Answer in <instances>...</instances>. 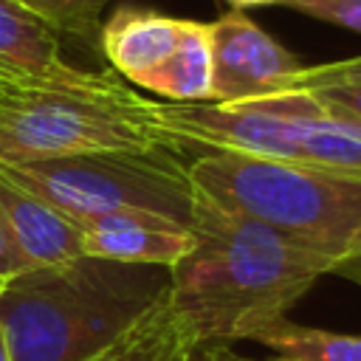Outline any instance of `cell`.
Returning a JSON list of instances; mask_svg holds the SVG:
<instances>
[{
    "mask_svg": "<svg viewBox=\"0 0 361 361\" xmlns=\"http://www.w3.org/2000/svg\"><path fill=\"white\" fill-rule=\"evenodd\" d=\"M197 245L169 268L166 299L186 344L200 353L254 341L336 262L290 237L226 212L197 192L192 217Z\"/></svg>",
    "mask_w": 361,
    "mask_h": 361,
    "instance_id": "obj_1",
    "label": "cell"
},
{
    "mask_svg": "<svg viewBox=\"0 0 361 361\" xmlns=\"http://www.w3.org/2000/svg\"><path fill=\"white\" fill-rule=\"evenodd\" d=\"M169 268L79 257L6 282L0 324L14 361H85L164 293Z\"/></svg>",
    "mask_w": 361,
    "mask_h": 361,
    "instance_id": "obj_2",
    "label": "cell"
},
{
    "mask_svg": "<svg viewBox=\"0 0 361 361\" xmlns=\"http://www.w3.org/2000/svg\"><path fill=\"white\" fill-rule=\"evenodd\" d=\"M195 189L226 212L257 220L336 265L361 248V175L240 152L189 161Z\"/></svg>",
    "mask_w": 361,
    "mask_h": 361,
    "instance_id": "obj_3",
    "label": "cell"
},
{
    "mask_svg": "<svg viewBox=\"0 0 361 361\" xmlns=\"http://www.w3.org/2000/svg\"><path fill=\"white\" fill-rule=\"evenodd\" d=\"M172 147L152 102L102 71L90 85L28 87L0 96V161Z\"/></svg>",
    "mask_w": 361,
    "mask_h": 361,
    "instance_id": "obj_4",
    "label": "cell"
},
{
    "mask_svg": "<svg viewBox=\"0 0 361 361\" xmlns=\"http://www.w3.org/2000/svg\"><path fill=\"white\" fill-rule=\"evenodd\" d=\"M183 149H110L37 161H0V178L42 197L79 226L149 212L192 226L197 189Z\"/></svg>",
    "mask_w": 361,
    "mask_h": 361,
    "instance_id": "obj_5",
    "label": "cell"
},
{
    "mask_svg": "<svg viewBox=\"0 0 361 361\" xmlns=\"http://www.w3.org/2000/svg\"><path fill=\"white\" fill-rule=\"evenodd\" d=\"M152 116L178 149L240 152L310 166L313 135L324 118L322 102L307 90L251 102H152Z\"/></svg>",
    "mask_w": 361,
    "mask_h": 361,
    "instance_id": "obj_6",
    "label": "cell"
},
{
    "mask_svg": "<svg viewBox=\"0 0 361 361\" xmlns=\"http://www.w3.org/2000/svg\"><path fill=\"white\" fill-rule=\"evenodd\" d=\"M212 99L217 104L251 102L296 90L305 62L259 28L243 8L209 23Z\"/></svg>",
    "mask_w": 361,
    "mask_h": 361,
    "instance_id": "obj_7",
    "label": "cell"
},
{
    "mask_svg": "<svg viewBox=\"0 0 361 361\" xmlns=\"http://www.w3.org/2000/svg\"><path fill=\"white\" fill-rule=\"evenodd\" d=\"M99 73L71 65L59 34L20 0H0V82L8 90L90 85Z\"/></svg>",
    "mask_w": 361,
    "mask_h": 361,
    "instance_id": "obj_8",
    "label": "cell"
},
{
    "mask_svg": "<svg viewBox=\"0 0 361 361\" xmlns=\"http://www.w3.org/2000/svg\"><path fill=\"white\" fill-rule=\"evenodd\" d=\"M195 245L197 234L192 226L149 212L113 214L82 226L85 257L124 265L175 268Z\"/></svg>",
    "mask_w": 361,
    "mask_h": 361,
    "instance_id": "obj_9",
    "label": "cell"
},
{
    "mask_svg": "<svg viewBox=\"0 0 361 361\" xmlns=\"http://www.w3.org/2000/svg\"><path fill=\"white\" fill-rule=\"evenodd\" d=\"M0 220L25 271L85 257L82 226L6 178H0Z\"/></svg>",
    "mask_w": 361,
    "mask_h": 361,
    "instance_id": "obj_10",
    "label": "cell"
},
{
    "mask_svg": "<svg viewBox=\"0 0 361 361\" xmlns=\"http://www.w3.org/2000/svg\"><path fill=\"white\" fill-rule=\"evenodd\" d=\"M183 23L186 17L121 6L107 23H102V56L121 79L144 87V82L178 48Z\"/></svg>",
    "mask_w": 361,
    "mask_h": 361,
    "instance_id": "obj_11",
    "label": "cell"
},
{
    "mask_svg": "<svg viewBox=\"0 0 361 361\" xmlns=\"http://www.w3.org/2000/svg\"><path fill=\"white\" fill-rule=\"evenodd\" d=\"M144 90L166 102H209L212 99V34L209 23L189 20L172 56L144 82Z\"/></svg>",
    "mask_w": 361,
    "mask_h": 361,
    "instance_id": "obj_12",
    "label": "cell"
},
{
    "mask_svg": "<svg viewBox=\"0 0 361 361\" xmlns=\"http://www.w3.org/2000/svg\"><path fill=\"white\" fill-rule=\"evenodd\" d=\"M192 355L195 350L180 336L164 288V293L141 313L138 322H133L113 344H107L104 350H99L85 361H164V358H192Z\"/></svg>",
    "mask_w": 361,
    "mask_h": 361,
    "instance_id": "obj_13",
    "label": "cell"
},
{
    "mask_svg": "<svg viewBox=\"0 0 361 361\" xmlns=\"http://www.w3.org/2000/svg\"><path fill=\"white\" fill-rule=\"evenodd\" d=\"M268 347L276 361H361V336L305 327L290 319H279L254 336Z\"/></svg>",
    "mask_w": 361,
    "mask_h": 361,
    "instance_id": "obj_14",
    "label": "cell"
},
{
    "mask_svg": "<svg viewBox=\"0 0 361 361\" xmlns=\"http://www.w3.org/2000/svg\"><path fill=\"white\" fill-rule=\"evenodd\" d=\"M59 37H71L102 54V8L107 0H20Z\"/></svg>",
    "mask_w": 361,
    "mask_h": 361,
    "instance_id": "obj_15",
    "label": "cell"
},
{
    "mask_svg": "<svg viewBox=\"0 0 361 361\" xmlns=\"http://www.w3.org/2000/svg\"><path fill=\"white\" fill-rule=\"evenodd\" d=\"M296 90L313 93L330 113L361 127V76L338 73L330 65H305Z\"/></svg>",
    "mask_w": 361,
    "mask_h": 361,
    "instance_id": "obj_16",
    "label": "cell"
},
{
    "mask_svg": "<svg viewBox=\"0 0 361 361\" xmlns=\"http://www.w3.org/2000/svg\"><path fill=\"white\" fill-rule=\"evenodd\" d=\"M288 6L313 20L361 34V0H288Z\"/></svg>",
    "mask_w": 361,
    "mask_h": 361,
    "instance_id": "obj_17",
    "label": "cell"
},
{
    "mask_svg": "<svg viewBox=\"0 0 361 361\" xmlns=\"http://www.w3.org/2000/svg\"><path fill=\"white\" fill-rule=\"evenodd\" d=\"M20 274H25V265H23V259L17 257V251H14V245H11L8 234H6V226H3V220H0V276L14 279V276H20Z\"/></svg>",
    "mask_w": 361,
    "mask_h": 361,
    "instance_id": "obj_18",
    "label": "cell"
},
{
    "mask_svg": "<svg viewBox=\"0 0 361 361\" xmlns=\"http://www.w3.org/2000/svg\"><path fill=\"white\" fill-rule=\"evenodd\" d=\"M333 274L336 276H344V279H350V282H358L361 285V248L355 251V254H350L347 259H341L336 268H333Z\"/></svg>",
    "mask_w": 361,
    "mask_h": 361,
    "instance_id": "obj_19",
    "label": "cell"
},
{
    "mask_svg": "<svg viewBox=\"0 0 361 361\" xmlns=\"http://www.w3.org/2000/svg\"><path fill=\"white\" fill-rule=\"evenodd\" d=\"M192 361H237V355L228 353V347H212V350H200V353H195Z\"/></svg>",
    "mask_w": 361,
    "mask_h": 361,
    "instance_id": "obj_20",
    "label": "cell"
},
{
    "mask_svg": "<svg viewBox=\"0 0 361 361\" xmlns=\"http://www.w3.org/2000/svg\"><path fill=\"white\" fill-rule=\"evenodd\" d=\"M333 71L338 73H353V76H361V56H353V59H341V62H327Z\"/></svg>",
    "mask_w": 361,
    "mask_h": 361,
    "instance_id": "obj_21",
    "label": "cell"
},
{
    "mask_svg": "<svg viewBox=\"0 0 361 361\" xmlns=\"http://www.w3.org/2000/svg\"><path fill=\"white\" fill-rule=\"evenodd\" d=\"M234 8H251V6H268V3H288V0H226Z\"/></svg>",
    "mask_w": 361,
    "mask_h": 361,
    "instance_id": "obj_22",
    "label": "cell"
},
{
    "mask_svg": "<svg viewBox=\"0 0 361 361\" xmlns=\"http://www.w3.org/2000/svg\"><path fill=\"white\" fill-rule=\"evenodd\" d=\"M0 361H14L11 358V347H8V336H6V327L0 324Z\"/></svg>",
    "mask_w": 361,
    "mask_h": 361,
    "instance_id": "obj_23",
    "label": "cell"
},
{
    "mask_svg": "<svg viewBox=\"0 0 361 361\" xmlns=\"http://www.w3.org/2000/svg\"><path fill=\"white\" fill-rule=\"evenodd\" d=\"M6 282H8V279H6V276H0V293H3V288H6Z\"/></svg>",
    "mask_w": 361,
    "mask_h": 361,
    "instance_id": "obj_24",
    "label": "cell"
},
{
    "mask_svg": "<svg viewBox=\"0 0 361 361\" xmlns=\"http://www.w3.org/2000/svg\"><path fill=\"white\" fill-rule=\"evenodd\" d=\"M3 93H11V90H8V87H6L3 82H0V96H3Z\"/></svg>",
    "mask_w": 361,
    "mask_h": 361,
    "instance_id": "obj_25",
    "label": "cell"
},
{
    "mask_svg": "<svg viewBox=\"0 0 361 361\" xmlns=\"http://www.w3.org/2000/svg\"><path fill=\"white\" fill-rule=\"evenodd\" d=\"M164 361H192V358H164Z\"/></svg>",
    "mask_w": 361,
    "mask_h": 361,
    "instance_id": "obj_26",
    "label": "cell"
},
{
    "mask_svg": "<svg viewBox=\"0 0 361 361\" xmlns=\"http://www.w3.org/2000/svg\"><path fill=\"white\" fill-rule=\"evenodd\" d=\"M237 361H248V358H237ZM271 361H276V358H271Z\"/></svg>",
    "mask_w": 361,
    "mask_h": 361,
    "instance_id": "obj_27",
    "label": "cell"
}]
</instances>
